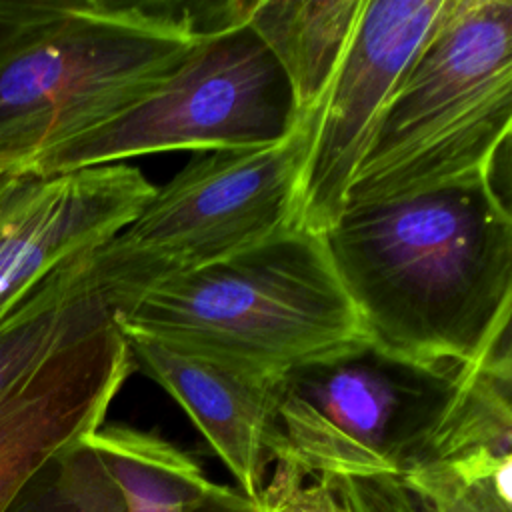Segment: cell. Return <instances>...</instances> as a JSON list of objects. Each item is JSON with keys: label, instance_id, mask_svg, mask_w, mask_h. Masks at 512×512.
<instances>
[{"label": "cell", "instance_id": "obj_1", "mask_svg": "<svg viewBox=\"0 0 512 512\" xmlns=\"http://www.w3.org/2000/svg\"><path fill=\"white\" fill-rule=\"evenodd\" d=\"M324 238L374 344L452 366L510 344L512 214L494 172L346 206Z\"/></svg>", "mask_w": 512, "mask_h": 512}, {"label": "cell", "instance_id": "obj_2", "mask_svg": "<svg viewBox=\"0 0 512 512\" xmlns=\"http://www.w3.org/2000/svg\"><path fill=\"white\" fill-rule=\"evenodd\" d=\"M192 4L48 0L0 48V170L80 136L156 90L216 28Z\"/></svg>", "mask_w": 512, "mask_h": 512}, {"label": "cell", "instance_id": "obj_3", "mask_svg": "<svg viewBox=\"0 0 512 512\" xmlns=\"http://www.w3.org/2000/svg\"><path fill=\"white\" fill-rule=\"evenodd\" d=\"M116 322L274 374L368 338L324 234L298 224L150 290Z\"/></svg>", "mask_w": 512, "mask_h": 512}, {"label": "cell", "instance_id": "obj_4", "mask_svg": "<svg viewBox=\"0 0 512 512\" xmlns=\"http://www.w3.org/2000/svg\"><path fill=\"white\" fill-rule=\"evenodd\" d=\"M510 128L512 2L446 0L380 120L346 206L490 174Z\"/></svg>", "mask_w": 512, "mask_h": 512}, {"label": "cell", "instance_id": "obj_5", "mask_svg": "<svg viewBox=\"0 0 512 512\" xmlns=\"http://www.w3.org/2000/svg\"><path fill=\"white\" fill-rule=\"evenodd\" d=\"M318 110L276 144L208 152L186 164L90 252L94 278L116 316L150 290L298 224L300 176Z\"/></svg>", "mask_w": 512, "mask_h": 512}, {"label": "cell", "instance_id": "obj_6", "mask_svg": "<svg viewBox=\"0 0 512 512\" xmlns=\"http://www.w3.org/2000/svg\"><path fill=\"white\" fill-rule=\"evenodd\" d=\"M468 368L412 360L370 338L294 366L278 390L276 462L304 476L404 474L424 460Z\"/></svg>", "mask_w": 512, "mask_h": 512}, {"label": "cell", "instance_id": "obj_7", "mask_svg": "<svg viewBox=\"0 0 512 512\" xmlns=\"http://www.w3.org/2000/svg\"><path fill=\"white\" fill-rule=\"evenodd\" d=\"M302 118L284 72L228 2V22L208 30L146 98L8 170L62 174L170 150L262 148Z\"/></svg>", "mask_w": 512, "mask_h": 512}, {"label": "cell", "instance_id": "obj_8", "mask_svg": "<svg viewBox=\"0 0 512 512\" xmlns=\"http://www.w3.org/2000/svg\"><path fill=\"white\" fill-rule=\"evenodd\" d=\"M446 0H364L350 46L318 110L298 190V226L326 234L414 56Z\"/></svg>", "mask_w": 512, "mask_h": 512}, {"label": "cell", "instance_id": "obj_9", "mask_svg": "<svg viewBox=\"0 0 512 512\" xmlns=\"http://www.w3.org/2000/svg\"><path fill=\"white\" fill-rule=\"evenodd\" d=\"M154 188L126 162L62 174L0 170V314L54 268L118 234Z\"/></svg>", "mask_w": 512, "mask_h": 512}, {"label": "cell", "instance_id": "obj_10", "mask_svg": "<svg viewBox=\"0 0 512 512\" xmlns=\"http://www.w3.org/2000/svg\"><path fill=\"white\" fill-rule=\"evenodd\" d=\"M132 368L112 320L0 394V512L50 456L104 424Z\"/></svg>", "mask_w": 512, "mask_h": 512}, {"label": "cell", "instance_id": "obj_11", "mask_svg": "<svg viewBox=\"0 0 512 512\" xmlns=\"http://www.w3.org/2000/svg\"><path fill=\"white\" fill-rule=\"evenodd\" d=\"M124 338L132 364L182 406L240 492L258 502L268 466L280 458L276 402L284 374L152 336Z\"/></svg>", "mask_w": 512, "mask_h": 512}, {"label": "cell", "instance_id": "obj_12", "mask_svg": "<svg viewBox=\"0 0 512 512\" xmlns=\"http://www.w3.org/2000/svg\"><path fill=\"white\" fill-rule=\"evenodd\" d=\"M92 250L54 268L0 314V394L58 350L116 320L94 278Z\"/></svg>", "mask_w": 512, "mask_h": 512}, {"label": "cell", "instance_id": "obj_13", "mask_svg": "<svg viewBox=\"0 0 512 512\" xmlns=\"http://www.w3.org/2000/svg\"><path fill=\"white\" fill-rule=\"evenodd\" d=\"M364 0H254L236 14L284 72L300 116L316 112L360 20Z\"/></svg>", "mask_w": 512, "mask_h": 512}, {"label": "cell", "instance_id": "obj_14", "mask_svg": "<svg viewBox=\"0 0 512 512\" xmlns=\"http://www.w3.org/2000/svg\"><path fill=\"white\" fill-rule=\"evenodd\" d=\"M2 512H130L116 480L86 438L50 456Z\"/></svg>", "mask_w": 512, "mask_h": 512}, {"label": "cell", "instance_id": "obj_15", "mask_svg": "<svg viewBox=\"0 0 512 512\" xmlns=\"http://www.w3.org/2000/svg\"><path fill=\"white\" fill-rule=\"evenodd\" d=\"M340 512H432L402 474L318 476Z\"/></svg>", "mask_w": 512, "mask_h": 512}, {"label": "cell", "instance_id": "obj_16", "mask_svg": "<svg viewBox=\"0 0 512 512\" xmlns=\"http://www.w3.org/2000/svg\"><path fill=\"white\" fill-rule=\"evenodd\" d=\"M402 476L432 512H512L510 500H504L492 490L460 482L438 462L418 464Z\"/></svg>", "mask_w": 512, "mask_h": 512}, {"label": "cell", "instance_id": "obj_17", "mask_svg": "<svg viewBox=\"0 0 512 512\" xmlns=\"http://www.w3.org/2000/svg\"><path fill=\"white\" fill-rule=\"evenodd\" d=\"M304 474L290 466L276 462L272 482L260 494L262 512H340L334 494L318 476L304 484Z\"/></svg>", "mask_w": 512, "mask_h": 512}, {"label": "cell", "instance_id": "obj_18", "mask_svg": "<svg viewBox=\"0 0 512 512\" xmlns=\"http://www.w3.org/2000/svg\"><path fill=\"white\" fill-rule=\"evenodd\" d=\"M182 512H262V510L256 500L248 498L240 490L214 482L204 496H200L192 504H186Z\"/></svg>", "mask_w": 512, "mask_h": 512}, {"label": "cell", "instance_id": "obj_19", "mask_svg": "<svg viewBox=\"0 0 512 512\" xmlns=\"http://www.w3.org/2000/svg\"><path fill=\"white\" fill-rule=\"evenodd\" d=\"M48 0H0V48L28 22H32Z\"/></svg>", "mask_w": 512, "mask_h": 512}]
</instances>
